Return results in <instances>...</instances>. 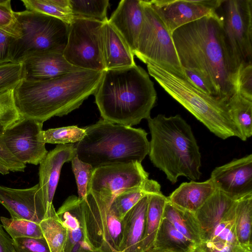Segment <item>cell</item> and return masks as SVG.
I'll return each instance as SVG.
<instances>
[{
    "label": "cell",
    "mask_w": 252,
    "mask_h": 252,
    "mask_svg": "<svg viewBox=\"0 0 252 252\" xmlns=\"http://www.w3.org/2000/svg\"><path fill=\"white\" fill-rule=\"evenodd\" d=\"M172 38L183 69L199 72L227 103L236 93L237 70L226 49L217 13L178 28Z\"/></svg>",
    "instance_id": "cell-1"
},
{
    "label": "cell",
    "mask_w": 252,
    "mask_h": 252,
    "mask_svg": "<svg viewBox=\"0 0 252 252\" xmlns=\"http://www.w3.org/2000/svg\"><path fill=\"white\" fill-rule=\"evenodd\" d=\"M21 36L15 39L13 63H21L36 53L63 54L67 44L69 25L55 17L34 11L15 12Z\"/></svg>",
    "instance_id": "cell-7"
},
{
    "label": "cell",
    "mask_w": 252,
    "mask_h": 252,
    "mask_svg": "<svg viewBox=\"0 0 252 252\" xmlns=\"http://www.w3.org/2000/svg\"><path fill=\"white\" fill-rule=\"evenodd\" d=\"M24 80H45L80 69L69 63L62 53L40 52L24 58Z\"/></svg>",
    "instance_id": "cell-18"
},
{
    "label": "cell",
    "mask_w": 252,
    "mask_h": 252,
    "mask_svg": "<svg viewBox=\"0 0 252 252\" xmlns=\"http://www.w3.org/2000/svg\"><path fill=\"white\" fill-rule=\"evenodd\" d=\"M0 252H16L13 241L0 224Z\"/></svg>",
    "instance_id": "cell-46"
},
{
    "label": "cell",
    "mask_w": 252,
    "mask_h": 252,
    "mask_svg": "<svg viewBox=\"0 0 252 252\" xmlns=\"http://www.w3.org/2000/svg\"><path fill=\"white\" fill-rule=\"evenodd\" d=\"M39 224L50 252H65L67 229L58 216L45 219Z\"/></svg>",
    "instance_id": "cell-31"
},
{
    "label": "cell",
    "mask_w": 252,
    "mask_h": 252,
    "mask_svg": "<svg viewBox=\"0 0 252 252\" xmlns=\"http://www.w3.org/2000/svg\"><path fill=\"white\" fill-rule=\"evenodd\" d=\"M235 202L228 215L215 227L207 241H220L232 246H240L235 232Z\"/></svg>",
    "instance_id": "cell-35"
},
{
    "label": "cell",
    "mask_w": 252,
    "mask_h": 252,
    "mask_svg": "<svg viewBox=\"0 0 252 252\" xmlns=\"http://www.w3.org/2000/svg\"><path fill=\"white\" fill-rule=\"evenodd\" d=\"M143 17L142 0H122L108 19L109 23L123 37L133 54L136 50Z\"/></svg>",
    "instance_id": "cell-19"
},
{
    "label": "cell",
    "mask_w": 252,
    "mask_h": 252,
    "mask_svg": "<svg viewBox=\"0 0 252 252\" xmlns=\"http://www.w3.org/2000/svg\"><path fill=\"white\" fill-rule=\"evenodd\" d=\"M11 125L0 122V164L9 171L24 172L26 165L18 160L11 153L1 137L4 130Z\"/></svg>",
    "instance_id": "cell-40"
},
{
    "label": "cell",
    "mask_w": 252,
    "mask_h": 252,
    "mask_svg": "<svg viewBox=\"0 0 252 252\" xmlns=\"http://www.w3.org/2000/svg\"><path fill=\"white\" fill-rule=\"evenodd\" d=\"M43 125L21 116L3 131L1 137L6 147L21 162L39 164L48 153L42 138Z\"/></svg>",
    "instance_id": "cell-12"
},
{
    "label": "cell",
    "mask_w": 252,
    "mask_h": 252,
    "mask_svg": "<svg viewBox=\"0 0 252 252\" xmlns=\"http://www.w3.org/2000/svg\"><path fill=\"white\" fill-rule=\"evenodd\" d=\"M83 199L86 237L98 252H119L123 237L122 220L110 210L113 198L90 191Z\"/></svg>",
    "instance_id": "cell-9"
},
{
    "label": "cell",
    "mask_w": 252,
    "mask_h": 252,
    "mask_svg": "<svg viewBox=\"0 0 252 252\" xmlns=\"http://www.w3.org/2000/svg\"><path fill=\"white\" fill-rule=\"evenodd\" d=\"M222 0H152L150 5L172 34L178 28L216 13Z\"/></svg>",
    "instance_id": "cell-14"
},
{
    "label": "cell",
    "mask_w": 252,
    "mask_h": 252,
    "mask_svg": "<svg viewBox=\"0 0 252 252\" xmlns=\"http://www.w3.org/2000/svg\"><path fill=\"white\" fill-rule=\"evenodd\" d=\"M183 70L186 79L196 89L207 95L220 99L212 85L199 72L187 68H183Z\"/></svg>",
    "instance_id": "cell-44"
},
{
    "label": "cell",
    "mask_w": 252,
    "mask_h": 252,
    "mask_svg": "<svg viewBox=\"0 0 252 252\" xmlns=\"http://www.w3.org/2000/svg\"><path fill=\"white\" fill-rule=\"evenodd\" d=\"M13 241L16 252H50L44 237L18 238Z\"/></svg>",
    "instance_id": "cell-42"
},
{
    "label": "cell",
    "mask_w": 252,
    "mask_h": 252,
    "mask_svg": "<svg viewBox=\"0 0 252 252\" xmlns=\"http://www.w3.org/2000/svg\"><path fill=\"white\" fill-rule=\"evenodd\" d=\"M235 202L216 189L194 213L200 227L202 241L209 239L214 229L228 215Z\"/></svg>",
    "instance_id": "cell-22"
},
{
    "label": "cell",
    "mask_w": 252,
    "mask_h": 252,
    "mask_svg": "<svg viewBox=\"0 0 252 252\" xmlns=\"http://www.w3.org/2000/svg\"><path fill=\"white\" fill-rule=\"evenodd\" d=\"M103 23L74 17L69 24L67 42L63 53L69 63L82 69L105 70L101 44Z\"/></svg>",
    "instance_id": "cell-11"
},
{
    "label": "cell",
    "mask_w": 252,
    "mask_h": 252,
    "mask_svg": "<svg viewBox=\"0 0 252 252\" xmlns=\"http://www.w3.org/2000/svg\"><path fill=\"white\" fill-rule=\"evenodd\" d=\"M94 94L102 119L129 126L151 118L157 98L149 74L136 64L104 71Z\"/></svg>",
    "instance_id": "cell-3"
},
{
    "label": "cell",
    "mask_w": 252,
    "mask_h": 252,
    "mask_svg": "<svg viewBox=\"0 0 252 252\" xmlns=\"http://www.w3.org/2000/svg\"><path fill=\"white\" fill-rule=\"evenodd\" d=\"M148 178L149 173L139 162L102 166L94 169L88 192L114 198L127 189L142 185Z\"/></svg>",
    "instance_id": "cell-13"
},
{
    "label": "cell",
    "mask_w": 252,
    "mask_h": 252,
    "mask_svg": "<svg viewBox=\"0 0 252 252\" xmlns=\"http://www.w3.org/2000/svg\"><path fill=\"white\" fill-rule=\"evenodd\" d=\"M216 190L210 178L202 182L191 181L181 184L167 198L175 206L195 213Z\"/></svg>",
    "instance_id": "cell-23"
},
{
    "label": "cell",
    "mask_w": 252,
    "mask_h": 252,
    "mask_svg": "<svg viewBox=\"0 0 252 252\" xmlns=\"http://www.w3.org/2000/svg\"><path fill=\"white\" fill-rule=\"evenodd\" d=\"M65 252H98L92 248L86 240L80 241L65 249Z\"/></svg>",
    "instance_id": "cell-47"
},
{
    "label": "cell",
    "mask_w": 252,
    "mask_h": 252,
    "mask_svg": "<svg viewBox=\"0 0 252 252\" xmlns=\"http://www.w3.org/2000/svg\"><path fill=\"white\" fill-rule=\"evenodd\" d=\"M160 191L159 183L148 179L142 185L116 195L111 203L110 209L118 218L122 220L127 212L143 197L150 193Z\"/></svg>",
    "instance_id": "cell-26"
},
{
    "label": "cell",
    "mask_w": 252,
    "mask_h": 252,
    "mask_svg": "<svg viewBox=\"0 0 252 252\" xmlns=\"http://www.w3.org/2000/svg\"><path fill=\"white\" fill-rule=\"evenodd\" d=\"M163 218L169 220L178 231L196 245L201 242V229L194 213L181 209L168 200Z\"/></svg>",
    "instance_id": "cell-25"
},
{
    "label": "cell",
    "mask_w": 252,
    "mask_h": 252,
    "mask_svg": "<svg viewBox=\"0 0 252 252\" xmlns=\"http://www.w3.org/2000/svg\"><path fill=\"white\" fill-rule=\"evenodd\" d=\"M236 93L252 100V63L240 65L236 77Z\"/></svg>",
    "instance_id": "cell-41"
},
{
    "label": "cell",
    "mask_w": 252,
    "mask_h": 252,
    "mask_svg": "<svg viewBox=\"0 0 252 252\" xmlns=\"http://www.w3.org/2000/svg\"><path fill=\"white\" fill-rule=\"evenodd\" d=\"M104 71L80 69L41 81L23 80L14 90L21 116L44 122L66 115L94 94Z\"/></svg>",
    "instance_id": "cell-2"
},
{
    "label": "cell",
    "mask_w": 252,
    "mask_h": 252,
    "mask_svg": "<svg viewBox=\"0 0 252 252\" xmlns=\"http://www.w3.org/2000/svg\"><path fill=\"white\" fill-rule=\"evenodd\" d=\"M86 134L85 128L72 126L43 130L42 138L45 144H74L82 140Z\"/></svg>",
    "instance_id": "cell-34"
},
{
    "label": "cell",
    "mask_w": 252,
    "mask_h": 252,
    "mask_svg": "<svg viewBox=\"0 0 252 252\" xmlns=\"http://www.w3.org/2000/svg\"><path fill=\"white\" fill-rule=\"evenodd\" d=\"M151 135L149 158L175 184L180 176L199 180L201 156L190 126L180 115L158 114L147 120Z\"/></svg>",
    "instance_id": "cell-4"
},
{
    "label": "cell",
    "mask_w": 252,
    "mask_h": 252,
    "mask_svg": "<svg viewBox=\"0 0 252 252\" xmlns=\"http://www.w3.org/2000/svg\"><path fill=\"white\" fill-rule=\"evenodd\" d=\"M240 246L229 245L220 241H204L195 245L191 252H245Z\"/></svg>",
    "instance_id": "cell-43"
},
{
    "label": "cell",
    "mask_w": 252,
    "mask_h": 252,
    "mask_svg": "<svg viewBox=\"0 0 252 252\" xmlns=\"http://www.w3.org/2000/svg\"><path fill=\"white\" fill-rule=\"evenodd\" d=\"M74 17L81 18L105 23L108 20L107 11L108 0H69Z\"/></svg>",
    "instance_id": "cell-32"
},
{
    "label": "cell",
    "mask_w": 252,
    "mask_h": 252,
    "mask_svg": "<svg viewBox=\"0 0 252 252\" xmlns=\"http://www.w3.org/2000/svg\"><path fill=\"white\" fill-rule=\"evenodd\" d=\"M0 204L8 211L12 219L39 223L47 218L46 205L38 183L22 189L0 185Z\"/></svg>",
    "instance_id": "cell-16"
},
{
    "label": "cell",
    "mask_w": 252,
    "mask_h": 252,
    "mask_svg": "<svg viewBox=\"0 0 252 252\" xmlns=\"http://www.w3.org/2000/svg\"><path fill=\"white\" fill-rule=\"evenodd\" d=\"M21 117L15 104L14 90L0 93V122L12 125Z\"/></svg>",
    "instance_id": "cell-39"
},
{
    "label": "cell",
    "mask_w": 252,
    "mask_h": 252,
    "mask_svg": "<svg viewBox=\"0 0 252 252\" xmlns=\"http://www.w3.org/2000/svg\"><path fill=\"white\" fill-rule=\"evenodd\" d=\"M26 10L58 18L70 24L74 19L69 0H21Z\"/></svg>",
    "instance_id": "cell-30"
},
{
    "label": "cell",
    "mask_w": 252,
    "mask_h": 252,
    "mask_svg": "<svg viewBox=\"0 0 252 252\" xmlns=\"http://www.w3.org/2000/svg\"><path fill=\"white\" fill-rule=\"evenodd\" d=\"M101 44L105 70L136 64L134 54L123 37L108 20L102 27Z\"/></svg>",
    "instance_id": "cell-20"
},
{
    "label": "cell",
    "mask_w": 252,
    "mask_h": 252,
    "mask_svg": "<svg viewBox=\"0 0 252 252\" xmlns=\"http://www.w3.org/2000/svg\"><path fill=\"white\" fill-rule=\"evenodd\" d=\"M0 173L5 175L9 173V171L5 166L0 164Z\"/></svg>",
    "instance_id": "cell-48"
},
{
    "label": "cell",
    "mask_w": 252,
    "mask_h": 252,
    "mask_svg": "<svg viewBox=\"0 0 252 252\" xmlns=\"http://www.w3.org/2000/svg\"><path fill=\"white\" fill-rule=\"evenodd\" d=\"M145 252H167L162 250H160L158 249L152 248L151 249Z\"/></svg>",
    "instance_id": "cell-49"
},
{
    "label": "cell",
    "mask_w": 252,
    "mask_h": 252,
    "mask_svg": "<svg viewBox=\"0 0 252 252\" xmlns=\"http://www.w3.org/2000/svg\"><path fill=\"white\" fill-rule=\"evenodd\" d=\"M2 226L12 239L18 238H43L39 223L23 219L0 218Z\"/></svg>",
    "instance_id": "cell-33"
},
{
    "label": "cell",
    "mask_w": 252,
    "mask_h": 252,
    "mask_svg": "<svg viewBox=\"0 0 252 252\" xmlns=\"http://www.w3.org/2000/svg\"><path fill=\"white\" fill-rule=\"evenodd\" d=\"M216 13L221 22L225 44L237 71L252 63V0H222Z\"/></svg>",
    "instance_id": "cell-10"
},
{
    "label": "cell",
    "mask_w": 252,
    "mask_h": 252,
    "mask_svg": "<svg viewBox=\"0 0 252 252\" xmlns=\"http://www.w3.org/2000/svg\"><path fill=\"white\" fill-rule=\"evenodd\" d=\"M148 196L145 228L141 252H145L153 247L156 234L163 219L164 208L168 201L167 197L164 196L161 191L150 193Z\"/></svg>",
    "instance_id": "cell-24"
},
{
    "label": "cell",
    "mask_w": 252,
    "mask_h": 252,
    "mask_svg": "<svg viewBox=\"0 0 252 252\" xmlns=\"http://www.w3.org/2000/svg\"><path fill=\"white\" fill-rule=\"evenodd\" d=\"M16 37L0 31V65L13 63Z\"/></svg>",
    "instance_id": "cell-45"
},
{
    "label": "cell",
    "mask_w": 252,
    "mask_h": 252,
    "mask_svg": "<svg viewBox=\"0 0 252 252\" xmlns=\"http://www.w3.org/2000/svg\"><path fill=\"white\" fill-rule=\"evenodd\" d=\"M210 179L217 189L233 200L252 194V154L216 167Z\"/></svg>",
    "instance_id": "cell-15"
},
{
    "label": "cell",
    "mask_w": 252,
    "mask_h": 252,
    "mask_svg": "<svg viewBox=\"0 0 252 252\" xmlns=\"http://www.w3.org/2000/svg\"><path fill=\"white\" fill-rule=\"evenodd\" d=\"M76 156L74 144H58L39 163V183L47 209V218L57 216L53 200L63 164Z\"/></svg>",
    "instance_id": "cell-17"
},
{
    "label": "cell",
    "mask_w": 252,
    "mask_h": 252,
    "mask_svg": "<svg viewBox=\"0 0 252 252\" xmlns=\"http://www.w3.org/2000/svg\"><path fill=\"white\" fill-rule=\"evenodd\" d=\"M146 64L149 74L211 132L224 140L235 136L244 141L226 103L201 92L187 79L159 65L152 63Z\"/></svg>",
    "instance_id": "cell-6"
},
{
    "label": "cell",
    "mask_w": 252,
    "mask_h": 252,
    "mask_svg": "<svg viewBox=\"0 0 252 252\" xmlns=\"http://www.w3.org/2000/svg\"><path fill=\"white\" fill-rule=\"evenodd\" d=\"M85 129L83 139L74 144L76 155L94 169L141 163L149 154L148 133L141 128L114 124L101 118Z\"/></svg>",
    "instance_id": "cell-5"
},
{
    "label": "cell",
    "mask_w": 252,
    "mask_h": 252,
    "mask_svg": "<svg viewBox=\"0 0 252 252\" xmlns=\"http://www.w3.org/2000/svg\"><path fill=\"white\" fill-rule=\"evenodd\" d=\"M24 78L22 63H9L0 65V93L14 90Z\"/></svg>",
    "instance_id": "cell-36"
},
{
    "label": "cell",
    "mask_w": 252,
    "mask_h": 252,
    "mask_svg": "<svg viewBox=\"0 0 252 252\" xmlns=\"http://www.w3.org/2000/svg\"><path fill=\"white\" fill-rule=\"evenodd\" d=\"M148 194L129 210L122 220L123 237L119 252H141Z\"/></svg>",
    "instance_id": "cell-21"
},
{
    "label": "cell",
    "mask_w": 252,
    "mask_h": 252,
    "mask_svg": "<svg viewBox=\"0 0 252 252\" xmlns=\"http://www.w3.org/2000/svg\"><path fill=\"white\" fill-rule=\"evenodd\" d=\"M226 104L233 122L246 141L252 135V100L236 93Z\"/></svg>",
    "instance_id": "cell-29"
},
{
    "label": "cell",
    "mask_w": 252,
    "mask_h": 252,
    "mask_svg": "<svg viewBox=\"0 0 252 252\" xmlns=\"http://www.w3.org/2000/svg\"><path fill=\"white\" fill-rule=\"evenodd\" d=\"M71 166L77 187L78 197L83 198L87 194L94 169L90 164L80 160L76 156L71 160Z\"/></svg>",
    "instance_id": "cell-37"
},
{
    "label": "cell",
    "mask_w": 252,
    "mask_h": 252,
    "mask_svg": "<svg viewBox=\"0 0 252 252\" xmlns=\"http://www.w3.org/2000/svg\"><path fill=\"white\" fill-rule=\"evenodd\" d=\"M144 17L134 53L145 63H152L186 79L172 34L150 4L142 0Z\"/></svg>",
    "instance_id": "cell-8"
},
{
    "label": "cell",
    "mask_w": 252,
    "mask_h": 252,
    "mask_svg": "<svg viewBox=\"0 0 252 252\" xmlns=\"http://www.w3.org/2000/svg\"><path fill=\"white\" fill-rule=\"evenodd\" d=\"M0 31L16 38L21 36L19 24L12 8L10 0H0Z\"/></svg>",
    "instance_id": "cell-38"
},
{
    "label": "cell",
    "mask_w": 252,
    "mask_h": 252,
    "mask_svg": "<svg viewBox=\"0 0 252 252\" xmlns=\"http://www.w3.org/2000/svg\"><path fill=\"white\" fill-rule=\"evenodd\" d=\"M252 194L235 201V228L237 241L245 251H252Z\"/></svg>",
    "instance_id": "cell-28"
},
{
    "label": "cell",
    "mask_w": 252,
    "mask_h": 252,
    "mask_svg": "<svg viewBox=\"0 0 252 252\" xmlns=\"http://www.w3.org/2000/svg\"><path fill=\"white\" fill-rule=\"evenodd\" d=\"M245 252H252V251H246Z\"/></svg>",
    "instance_id": "cell-50"
},
{
    "label": "cell",
    "mask_w": 252,
    "mask_h": 252,
    "mask_svg": "<svg viewBox=\"0 0 252 252\" xmlns=\"http://www.w3.org/2000/svg\"><path fill=\"white\" fill-rule=\"evenodd\" d=\"M195 245L163 218L153 248L167 252H191Z\"/></svg>",
    "instance_id": "cell-27"
}]
</instances>
